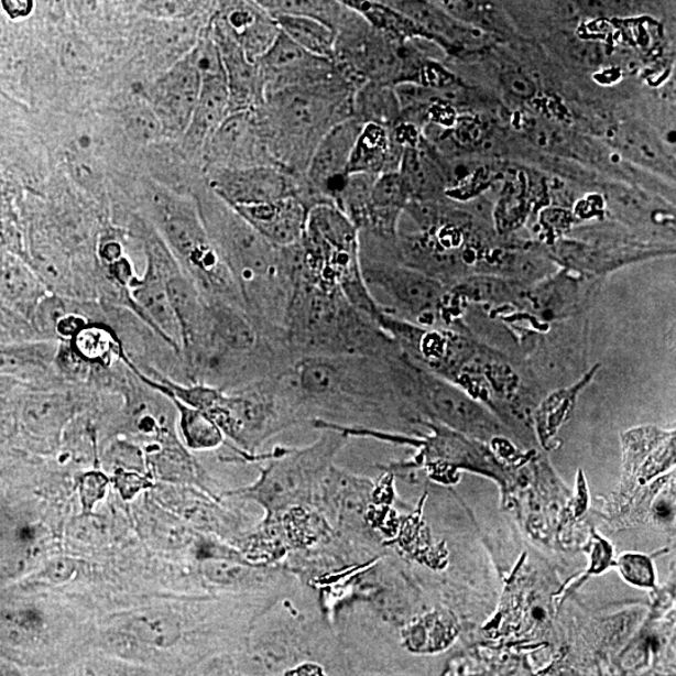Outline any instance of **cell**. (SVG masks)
<instances>
[{
    "mask_svg": "<svg viewBox=\"0 0 676 676\" xmlns=\"http://www.w3.org/2000/svg\"><path fill=\"white\" fill-rule=\"evenodd\" d=\"M48 344L0 346V377L33 379L50 371L56 353Z\"/></svg>",
    "mask_w": 676,
    "mask_h": 676,
    "instance_id": "ac0fdd59",
    "label": "cell"
},
{
    "mask_svg": "<svg viewBox=\"0 0 676 676\" xmlns=\"http://www.w3.org/2000/svg\"><path fill=\"white\" fill-rule=\"evenodd\" d=\"M286 340L301 356L386 359L399 351L392 338L356 309L340 290L297 282L286 317Z\"/></svg>",
    "mask_w": 676,
    "mask_h": 676,
    "instance_id": "6da1fadb",
    "label": "cell"
},
{
    "mask_svg": "<svg viewBox=\"0 0 676 676\" xmlns=\"http://www.w3.org/2000/svg\"><path fill=\"white\" fill-rule=\"evenodd\" d=\"M502 85L510 95L519 98L528 99L535 95V85L523 72L506 70L501 76Z\"/></svg>",
    "mask_w": 676,
    "mask_h": 676,
    "instance_id": "e575fe53",
    "label": "cell"
},
{
    "mask_svg": "<svg viewBox=\"0 0 676 676\" xmlns=\"http://www.w3.org/2000/svg\"><path fill=\"white\" fill-rule=\"evenodd\" d=\"M144 511L145 532L163 549H179L189 543L190 535L182 520L161 506L157 501L148 502Z\"/></svg>",
    "mask_w": 676,
    "mask_h": 676,
    "instance_id": "7402d4cb",
    "label": "cell"
},
{
    "mask_svg": "<svg viewBox=\"0 0 676 676\" xmlns=\"http://www.w3.org/2000/svg\"><path fill=\"white\" fill-rule=\"evenodd\" d=\"M70 340L73 352L86 362L106 363L121 350L112 332L98 325L87 324Z\"/></svg>",
    "mask_w": 676,
    "mask_h": 676,
    "instance_id": "cb8c5ba5",
    "label": "cell"
},
{
    "mask_svg": "<svg viewBox=\"0 0 676 676\" xmlns=\"http://www.w3.org/2000/svg\"><path fill=\"white\" fill-rule=\"evenodd\" d=\"M116 0H68V13L88 26H103L113 20Z\"/></svg>",
    "mask_w": 676,
    "mask_h": 676,
    "instance_id": "83f0119b",
    "label": "cell"
},
{
    "mask_svg": "<svg viewBox=\"0 0 676 676\" xmlns=\"http://www.w3.org/2000/svg\"><path fill=\"white\" fill-rule=\"evenodd\" d=\"M280 31L315 56L331 59L336 47V33L331 26L313 17L279 14Z\"/></svg>",
    "mask_w": 676,
    "mask_h": 676,
    "instance_id": "2e32d148",
    "label": "cell"
},
{
    "mask_svg": "<svg viewBox=\"0 0 676 676\" xmlns=\"http://www.w3.org/2000/svg\"><path fill=\"white\" fill-rule=\"evenodd\" d=\"M349 96L335 80L314 86L288 87L269 94L270 116L282 137L283 152L291 155V167L301 168L299 154L313 155L316 145L341 118Z\"/></svg>",
    "mask_w": 676,
    "mask_h": 676,
    "instance_id": "3957f363",
    "label": "cell"
},
{
    "mask_svg": "<svg viewBox=\"0 0 676 676\" xmlns=\"http://www.w3.org/2000/svg\"><path fill=\"white\" fill-rule=\"evenodd\" d=\"M72 413L69 401L59 394H34L24 402L22 418L29 430L41 437H58Z\"/></svg>",
    "mask_w": 676,
    "mask_h": 676,
    "instance_id": "9a60e30c",
    "label": "cell"
},
{
    "mask_svg": "<svg viewBox=\"0 0 676 676\" xmlns=\"http://www.w3.org/2000/svg\"><path fill=\"white\" fill-rule=\"evenodd\" d=\"M336 4L351 9L358 13L369 24L380 32L404 39L411 35H426V32L407 15L395 11L385 4L374 2V0H334Z\"/></svg>",
    "mask_w": 676,
    "mask_h": 676,
    "instance_id": "44dd1931",
    "label": "cell"
},
{
    "mask_svg": "<svg viewBox=\"0 0 676 676\" xmlns=\"http://www.w3.org/2000/svg\"><path fill=\"white\" fill-rule=\"evenodd\" d=\"M35 9L47 20L58 23L68 14V0H35Z\"/></svg>",
    "mask_w": 676,
    "mask_h": 676,
    "instance_id": "8d00e7d4",
    "label": "cell"
},
{
    "mask_svg": "<svg viewBox=\"0 0 676 676\" xmlns=\"http://www.w3.org/2000/svg\"><path fill=\"white\" fill-rule=\"evenodd\" d=\"M0 8L11 21H23L35 11V0H0Z\"/></svg>",
    "mask_w": 676,
    "mask_h": 676,
    "instance_id": "d590c367",
    "label": "cell"
},
{
    "mask_svg": "<svg viewBox=\"0 0 676 676\" xmlns=\"http://www.w3.org/2000/svg\"><path fill=\"white\" fill-rule=\"evenodd\" d=\"M438 8H441L454 20L475 25L491 26L497 24V15L487 0H427Z\"/></svg>",
    "mask_w": 676,
    "mask_h": 676,
    "instance_id": "d4e9b609",
    "label": "cell"
},
{
    "mask_svg": "<svg viewBox=\"0 0 676 676\" xmlns=\"http://www.w3.org/2000/svg\"><path fill=\"white\" fill-rule=\"evenodd\" d=\"M162 395L167 397L177 410L178 426L187 449L214 450L225 443L226 436L221 428L204 411L189 406L173 395Z\"/></svg>",
    "mask_w": 676,
    "mask_h": 676,
    "instance_id": "d6986e66",
    "label": "cell"
},
{
    "mask_svg": "<svg viewBox=\"0 0 676 676\" xmlns=\"http://www.w3.org/2000/svg\"><path fill=\"white\" fill-rule=\"evenodd\" d=\"M219 24L239 43L252 62L258 61L270 48L280 33L276 22L266 20L242 0H236L226 8L223 20Z\"/></svg>",
    "mask_w": 676,
    "mask_h": 676,
    "instance_id": "7c38bea8",
    "label": "cell"
},
{
    "mask_svg": "<svg viewBox=\"0 0 676 676\" xmlns=\"http://www.w3.org/2000/svg\"><path fill=\"white\" fill-rule=\"evenodd\" d=\"M232 208L264 239L277 247L296 244L305 233L308 207L296 196Z\"/></svg>",
    "mask_w": 676,
    "mask_h": 676,
    "instance_id": "9c48e42d",
    "label": "cell"
},
{
    "mask_svg": "<svg viewBox=\"0 0 676 676\" xmlns=\"http://www.w3.org/2000/svg\"><path fill=\"white\" fill-rule=\"evenodd\" d=\"M128 127H130V131L137 139L143 141L154 140L163 130L151 106L133 111L130 116V121H128Z\"/></svg>",
    "mask_w": 676,
    "mask_h": 676,
    "instance_id": "d6a6232c",
    "label": "cell"
},
{
    "mask_svg": "<svg viewBox=\"0 0 676 676\" xmlns=\"http://www.w3.org/2000/svg\"><path fill=\"white\" fill-rule=\"evenodd\" d=\"M389 134L379 123H363L349 163V175L368 173L379 176L389 172Z\"/></svg>",
    "mask_w": 676,
    "mask_h": 676,
    "instance_id": "e0dca14e",
    "label": "cell"
},
{
    "mask_svg": "<svg viewBox=\"0 0 676 676\" xmlns=\"http://www.w3.org/2000/svg\"><path fill=\"white\" fill-rule=\"evenodd\" d=\"M209 143L212 160L221 167H246L262 164L255 159L260 143L258 124L249 111L228 115L218 126Z\"/></svg>",
    "mask_w": 676,
    "mask_h": 676,
    "instance_id": "8fae6325",
    "label": "cell"
},
{
    "mask_svg": "<svg viewBox=\"0 0 676 676\" xmlns=\"http://www.w3.org/2000/svg\"><path fill=\"white\" fill-rule=\"evenodd\" d=\"M258 61L263 85L269 88L268 95L283 88L334 80L330 59L315 56L281 31Z\"/></svg>",
    "mask_w": 676,
    "mask_h": 676,
    "instance_id": "52a82bcc",
    "label": "cell"
},
{
    "mask_svg": "<svg viewBox=\"0 0 676 676\" xmlns=\"http://www.w3.org/2000/svg\"><path fill=\"white\" fill-rule=\"evenodd\" d=\"M132 296L149 321L157 328L159 334L176 350L182 353V334L178 318L173 308L166 280L155 254L149 252L148 270L143 279L131 280Z\"/></svg>",
    "mask_w": 676,
    "mask_h": 676,
    "instance_id": "30bf717a",
    "label": "cell"
},
{
    "mask_svg": "<svg viewBox=\"0 0 676 676\" xmlns=\"http://www.w3.org/2000/svg\"><path fill=\"white\" fill-rule=\"evenodd\" d=\"M360 260L363 280L382 310L419 326L444 328L449 287L397 261Z\"/></svg>",
    "mask_w": 676,
    "mask_h": 676,
    "instance_id": "277c9868",
    "label": "cell"
},
{
    "mask_svg": "<svg viewBox=\"0 0 676 676\" xmlns=\"http://www.w3.org/2000/svg\"><path fill=\"white\" fill-rule=\"evenodd\" d=\"M109 486H111V480L103 472L88 471L80 475L77 489L80 505L86 515L92 514L97 504L106 498Z\"/></svg>",
    "mask_w": 676,
    "mask_h": 676,
    "instance_id": "f1b7e54d",
    "label": "cell"
},
{
    "mask_svg": "<svg viewBox=\"0 0 676 676\" xmlns=\"http://www.w3.org/2000/svg\"><path fill=\"white\" fill-rule=\"evenodd\" d=\"M620 573L623 577L639 587H653V565L647 557L642 555H625L619 561Z\"/></svg>",
    "mask_w": 676,
    "mask_h": 676,
    "instance_id": "f546056e",
    "label": "cell"
},
{
    "mask_svg": "<svg viewBox=\"0 0 676 676\" xmlns=\"http://www.w3.org/2000/svg\"><path fill=\"white\" fill-rule=\"evenodd\" d=\"M154 499L161 506L182 520L199 527L217 525V506L205 495L189 488L163 483L153 486Z\"/></svg>",
    "mask_w": 676,
    "mask_h": 676,
    "instance_id": "5bb4252c",
    "label": "cell"
},
{
    "mask_svg": "<svg viewBox=\"0 0 676 676\" xmlns=\"http://www.w3.org/2000/svg\"><path fill=\"white\" fill-rule=\"evenodd\" d=\"M43 620L39 611L25 609L0 617V641L12 645L29 642L39 632Z\"/></svg>",
    "mask_w": 676,
    "mask_h": 676,
    "instance_id": "484cf974",
    "label": "cell"
},
{
    "mask_svg": "<svg viewBox=\"0 0 676 676\" xmlns=\"http://www.w3.org/2000/svg\"><path fill=\"white\" fill-rule=\"evenodd\" d=\"M115 488L123 500L131 501L141 492L152 489L153 483L142 473L134 470L117 469L113 478Z\"/></svg>",
    "mask_w": 676,
    "mask_h": 676,
    "instance_id": "1f68e13d",
    "label": "cell"
},
{
    "mask_svg": "<svg viewBox=\"0 0 676 676\" xmlns=\"http://www.w3.org/2000/svg\"><path fill=\"white\" fill-rule=\"evenodd\" d=\"M200 73L192 51L155 81L151 94V108L163 130L186 132L199 96Z\"/></svg>",
    "mask_w": 676,
    "mask_h": 676,
    "instance_id": "ba28073f",
    "label": "cell"
},
{
    "mask_svg": "<svg viewBox=\"0 0 676 676\" xmlns=\"http://www.w3.org/2000/svg\"><path fill=\"white\" fill-rule=\"evenodd\" d=\"M314 445L304 449H277L252 487L235 491V495L259 502L270 515L301 505L323 479L335 455L349 440L341 432L324 428Z\"/></svg>",
    "mask_w": 676,
    "mask_h": 676,
    "instance_id": "7a4b0ae2",
    "label": "cell"
},
{
    "mask_svg": "<svg viewBox=\"0 0 676 676\" xmlns=\"http://www.w3.org/2000/svg\"><path fill=\"white\" fill-rule=\"evenodd\" d=\"M303 188L295 177L269 164L219 167L211 178L214 195L230 207L266 204L290 196L301 199Z\"/></svg>",
    "mask_w": 676,
    "mask_h": 676,
    "instance_id": "8992f818",
    "label": "cell"
},
{
    "mask_svg": "<svg viewBox=\"0 0 676 676\" xmlns=\"http://www.w3.org/2000/svg\"><path fill=\"white\" fill-rule=\"evenodd\" d=\"M582 11L590 14H606L619 11L625 6V0H575Z\"/></svg>",
    "mask_w": 676,
    "mask_h": 676,
    "instance_id": "74e56055",
    "label": "cell"
},
{
    "mask_svg": "<svg viewBox=\"0 0 676 676\" xmlns=\"http://www.w3.org/2000/svg\"><path fill=\"white\" fill-rule=\"evenodd\" d=\"M597 370V368L591 369L578 383H575L573 388L554 392V394L547 397L541 407H538L536 413L537 432L545 446L547 441H550L552 438L559 433L560 427L566 419L569 418L578 395L591 381Z\"/></svg>",
    "mask_w": 676,
    "mask_h": 676,
    "instance_id": "ffe728a7",
    "label": "cell"
},
{
    "mask_svg": "<svg viewBox=\"0 0 676 676\" xmlns=\"http://www.w3.org/2000/svg\"><path fill=\"white\" fill-rule=\"evenodd\" d=\"M44 297V282L34 269L12 255L0 258V298L7 306L32 318Z\"/></svg>",
    "mask_w": 676,
    "mask_h": 676,
    "instance_id": "4fadbf2b",
    "label": "cell"
},
{
    "mask_svg": "<svg viewBox=\"0 0 676 676\" xmlns=\"http://www.w3.org/2000/svg\"><path fill=\"white\" fill-rule=\"evenodd\" d=\"M363 122L347 118L316 145L306 168V185L317 204L336 203L349 177V163Z\"/></svg>",
    "mask_w": 676,
    "mask_h": 676,
    "instance_id": "5b68a950",
    "label": "cell"
},
{
    "mask_svg": "<svg viewBox=\"0 0 676 676\" xmlns=\"http://www.w3.org/2000/svg\"><path fill=\"white\" fill-rule=\"evenodd\" d=\"M328 2L330 0H276V7L279 14L313 17L328 23L331 9Z\"/></svg>",
    "mask_w": 676,
    "mask_h": 676,
    "instance_id": "4dcf8cb0",
    "label": "cell"
},
{
    "mask_svg": "<svg viewBox=\"0 0 676 676\" xmlns=\"http://www.w3.org/2000/svg\"><path fill=\"white\" fill-rule=\"evenodd\" d=\"M128 628L137 642L154 648H170L178 644L182 637L176 618L160 611L134 617Z\"/></svg>",
    "mask_w": 676,
    "mask_h": 676,
    "instance_id": "603a6c76",
    "label": "cell"
},
{
    "mask_svg": "<svg viewBox=\"0 0 676 676\" xmlns=\"http://www.w3.org/2000/svg\"><path fill=\"white\" fill-rule=\"evenodd\" d=\"M203 573L214 584L233 587V585H239L249 577L250 569L249 566L232 559L231 556H225L204 560Z\"/></svg>",
    "mask_w": 676,
    "mask_h": 676,
    "instance_id": "4316f807",
    "label": "cell"
},
{
    "mask_svg": "<svg viewBox=\"0 0 676 676\" xmlns=\"http://www.w3.org/2000/svg\"><path fill=\"white\" fill-rule=\"evenodd\" d=\"M325 669L321 665L315 663H303L296 665L295 668H292L285 673V675L290 676H316V675H325Z\"/></svg>",
    "mask_w": 676,
    "mask_h": 676,
    "instance_id": "f35d334b",
    "label": "cell"
},
{
    "mask_svg": "<svg viewBox=\"0 0 676 676\" xmlns=\"http://www.w3.org/2000/svg\"><path fill=\"white\" fill-rule=\"evenodd\" d=\"M77 563L67 556H56L44 565L41 573L42 580L52 585V587H59L69 582L77 574Z\"/></svg>",
    "mask_w": 676,
    "mask_h": 676,
    "instance_id": "836d02e7",
    "label": "cell"
}]
</instances>
